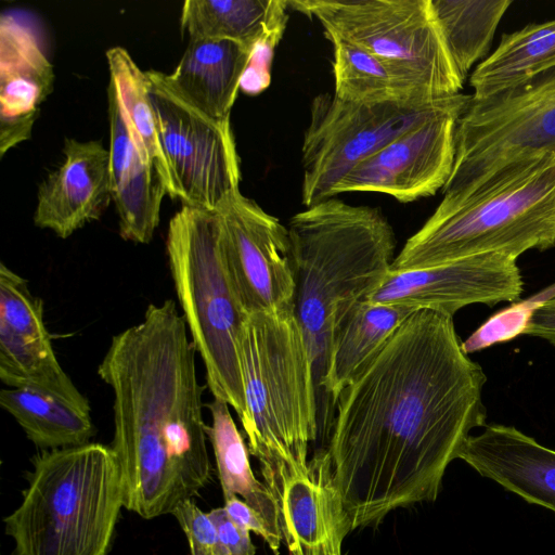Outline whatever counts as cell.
<instances>
[{
  "label": "cell",
  "instance_id": "cell-19",
  "mask_svg": "<svg viewBox=\"0 0 555 555\" xmlns=\"http://www.w3.org/2000/svg\"><path fill=\"white\" fill-rule=\"evenodd\" d=\"M0 152L30 138L39 106L52 91L53 66L33 29L13 15L0 25Z\"/></svg>",
  "mask_w": 555,
  "mask_h": 555
},
{
  "label": "cell",
  "instance_id": "cell-7",
  "mask_svg": "<svg viewBox=\"0 0 555 555\" xmlns=\"http://www.w3.org/2000/svg\"><path fill=\"white\" fill-rule=\"evenodd\" d=\"M176 294L207 386L240 421L246 416L238 339L246 319L233 288L222 248L218 211L183 205L170 219L166 240Z\"/></svg>",
  "mask_w": 555,
  "mask_h": 555
},
{
  "label": "cell",
  "instance_id": "cell-32",
  "mask_svg": "<svg viewBox=\"0 0 555 555\" xmlns=\"http://www.w3.org/2000/svg\"><path fill=\"white\" fill-rule=\"evenodd\" d=\"M208 515L217 530L220 555L256 554L249 531L235 524L224 507L214 508L208 512Z\"/></svg>",
  "mask_w": 555,
  "mask_h": 555
},
{
  "label": "cell",
  "instance_id": "cell-20",
  "mask_svg": "<svg viewBox=\"0 0 555 555\" xmlns=\"http://www.w3.org/2000/svg\"><path fill=\"white\" fill-rule=\"evenodd\" d=\"M483 428L466 439L457 459L528 503L555 513V451L514 426Z\"/></svg>",
  "mask_w": 555,
  "mask_h": 555
},
{
  "label": "cell",
  "instance_id": "cell-34",
  "mask_svg": "<svg viewBox=\"0 0 555 555\" xmlns=\"http://www.w3.org/2000/svg\"><path fill=\"white\" fill-rule=\"evenodd\" d=\"M522 334L542 338L555 346V294L534 302Z\"/></svg>",
  "mask_w": 555,
  "mask_h": 555
},
{
  "label": "cell",
  "instance_id": "cell-3",
  "mask_svg": "<svg viewBox=\"0 0 555 555\" xmlns=\"http://www.w3.org/2000/svg\"><path fill=\"white\" fill-rule=\"evenodd\" d=\"M287 231L296 282L294 312L319 387L332 332L390 270L395 233L379 208L334 197L294 215Z\"/></svg>",
  "mask_w": 555,
  "mask_h": 555
},
{
  "label": "cell",
  "instance_id": "cell-16",
  "mask_svg": "<svg viewBox=\"0 0 555 555\" xmlns=\"http://www.w3.org/2000/svg\"><path fill=\"white\" fill-rule=\"evenodd\" d=\"M516 260L502 254H486L427 268L389 270L364 299L451 317L473 304L492 307L513 302L524 289Z\"/></svg>",
  "mask_w": 555,
  "mask_h": 555
},
{
  "label": "cell",
  "instance_id": "cell-33",
  "mask_svg": "<svg viewBox=\"0 0 555 555\" xmlns=\"http://www.w3.org/2000/svg\"><path fill=\"white\" fill-rule=\"evenodd\" d=\"M230 518L240 527L260 535L274 555H280L281 544L276 542L262 517L236 495L224 499L223 506Z\"/></svg>",
  "mask_w": 555,
  "mask_h": 555
},
{
  "label": "cell",
  "instance_id": "cell-1",
  "mask_svg": "<svg viewBox=\"0 0 555 555\" xmlns=\"http://www.w3.org/2000/svg\"><path fill=\"white\" fill-rule=\"evenodd\" d=\"M453 317L411 313L336 400L328 451L352 530L437 499L470 430L485 427L487 376Z\"/></svg>",
  "mask_w": 555,
  "mask_h": 555
},
{
  "label": "cell",
  "instance_id": "cell-6",
  "mask_svg": "<svg viewBox=\"0 0 555 555\" xmlns=\"http://www.w3.org/2000/svg\"><path fill=\"white\" fill-rule=\"evenodd\" d=\"M238 360L249 453L258 462L308 455L318 436V386L294 309L247 315Z\"/></svg>",
  "mask_w": 555,
  "mask_h": 555
},
{
  "label": "cell",
  "instance_id": "cell-8",
  "mask_svg": "<svg viewBox=\"0 0 555 555\" xmlns=\"http://www.w3.org/2000/svg\"><path fill=\"white\" fill-rule=\"evenodd\" d=\"M555 151V68L496 94L474 99L455 130L442 202L462 201L509 164Z\"/></svg>",
  "mask_w": 555,
  "mask_h": 555
},
{
  "label": "cell",
  "instance_id": "cell-26",
  "mask_svg": "<svg viewBox=\"0 0 555 555\" xmlns=\"http://www.w3.org/2000/svg\"><path fill=\"white\" fill-rule=\"evenodd\" d=\"M287 8L283 0H186L181 28L190 38L227 39L254 50Z\"/></svg>",
  "mask_w": 555,
  "mask_h": 555
},
{
  "label": "cell",
  "instance_id": "cell-18",
  "mask_svg": "<svg viewBox=\"0 0 555 555\" xmlns=\"http://www.w3.org/2000/svg\"><path fill=\"white\" fill-rule=\"evenodd\" d=\"M112 199L122 238L149 243L159 223L166 190L132 130L113 80L107 88Z\"/></svg>",
  "mask_w": 555,
  "mask_h": 555
},
{
  "label": "cell",
  "instance_id": "cell-21",
  "mask_svg": "<svg viewBox=\"0 0 555 555\" xmlns=\"http://www.w3.org/2000/svg\"><path fill=\"white\" fill-rule=\"evenodd\" d=\"M253 50L227 39L190 38L167 82L193 106L216 119H230Z\"/></svg>",
  "mask_w": 555,
  "mask_h": 555
},
{
  "label": "cell",
  "instance_id": "cell-31",
  "mask_svg": "<svg viewBox=\"0 0 555 555\" xmlns=\"http://www.w3.org/2000/svg\"><path fill=\"white\" fill-rule=\"evenodd\" d=\"M287 14L279 17L257 42L241 81V88L247 94H258L270 83V68L274 49L283 36Z\"/></svg>",
  "mask_w": 555,
  "mask_h": 555
},
{
  "label": "cell",
  "instance_id": "cell-13",
  "mask_svg": "<svg viewBox=\"0 0 555 555\" xmlns=\"http://www.w3.org/2000/svg\"><path fill=\"white\" fill-rule=\"evenodd\" d=\"M273 495L283 541L291 555H345L343 542L352 531L338 488L331 453L259 462Z\"/></svg>",
  "mask_w": 555,
  "mask_h": 555
},
{
  "label": "cell",
  "instance_id": "cell-30",
  "mask_svg": "<svg viewBox=\"0 0 555 555\" xmlns=\"http://www.w3.org/2000/svg\"><path fill=\"white\" fill-rule=\"evenodd\" d=\"M171 514L185 533L191 555H220L215 524L193 499L181 502Z\"/></svg>",
  "mask_w": 555,
  "mask_h": 555
},
{
  "label": "cell",
  "instance_id": "cell-4",
  "mask_svg": "<svg viewBox=\"0 0 555 555\" xmlns=\"http://www.w3.org/2000/svg\"><path fill=\"white\" fill-rule=\"evenodd\" d=\"M555 246V151L507 165L462 201L440 202L390 270Z\"/></svg>",
  "mask_w": 555,
  "mask_h": 555
},
{
  "label": "cell",
  "instance_id": "cell-28",
  "mask_svg": "<svg viewBox=\"0 0 555 555\" xmlns=\"http://www.w3.org/2000/svg\"><path fill=\"white\" fill-rule=\"evenodd\" d=\"M511 0H431L449 54L463 80L483 59Z\"/></svg>",
  "mask_w": 555,
  "mask_h": 555
},
{
  "label": "cell",
  "instance_id": "cell-14",
  "mask_svg": "<svg viewBox=\"0 0 555 555\" xmlns=\"http://www.w3.org/2000/svg\"><path fill=\"white\" fill-rule=\"evenodd\" d=\"M470 99L412 128L359 163L335 188L334 196L374 192L409 203L442 190L454 165L457 120Z\"/></svg>",
  "mask_w": 555,
  "mask_h": 555
},
{
  "label": "cell",
  "instance_id": "cell-27",
  "mask_svg": "<svg viewBox=\"0 0 555 555\" xmlns=\"http://www.w3.org/2000/svg\"><path fill=\"white\" fill-rule=\"evenodd\" d=\"M0 405L42 450L81 446L95 433L90 414L27 389H2Z\"/></svg>",
  "mask_w": 555,
  "mask_h": 555
},
{
  "label": "cell",
  "instance_id": "cell-12",
  "mask_svg": "<svg viewBox=\"0 0 555 555\" xmlns=\"http://www.w3.org/2000/svg\"><path fill=\"white\" fill-rule=\"evenodd\" d=\"M217 211L225 264L244 313L294 309L296 282L287 227L241 192Z\"/></svg>",
  "mask_w": 555,
  "mask_h": 555
},
{
  "label": "cell",
  "instance_id": "cell-11",
  "mask_svg": "<svg viewBox=\"0 0 555 555\" xmlns=\"http://www.w3.org/2000/svg\"><path fill=\"white\" fill-rule=\"evenodd\" d=\"M159 142L183 205L217 211L240 192V159L230 119L212 118L181 96L165 73L145 72Z\"/></svg>",
  "mask_w": 555,
  "mask_h": 555
},
{
  "label": "cell",
  "instance_id": "cell-25",
  "mask_svg": "<svg viewBox=\"0 0 555 555\" xmlns=\"http://www.w3.org/2000/svg\"><path fill=\"white\" fill-rule=\"evenodd\" d=\"M206 406L211 415L206 434L212 447L223 498L241 496L262 517L273 538L281 544L283 537L275 500L253 473L248 446L230 413V405L214 399Z\"/></svg>",
  "mask_w": 555,
  "mask_h": 555
},
{
  "label": "cell",
  "instance_id": "cell-29",
  "mask_svg": "<svg viewBox=\"0 0 555 555\" xmlns=\"http://www.w3.org/2000/svg\"><path fill=\"white\" fill-rule=\"evenodd\" d=\"M111 80L115 83L138 142L157 172L166 193L172 197V183L159 142L156 117L149 94L147 79L130 53L114 47L106 51Z\"/></svg>",
  "mask_w": 555,
  "mask_h": 555
},
{
  "label": "cell",
  "instance_id": "cell-22",
  "mask_svg": "<svg viewBox=\"0 0 555 555\" xmlns=\"http://www.w3.org/2000/svg\"><path fill=\"white\" fill-rule=\"evenodd\" d=\"M416 310L361 299L336 323L319 387L336 402L345 388Z\"/></svg>",
  "mask_w": 555,
  "mask_h": 555
},
{
  "label": "cell",
  "instance_id": "cell-2",
  "mask_svg": "<svg viewBox=\"0 0 555 555\" xmlns=\"http://www.w3.org/2000/svg\"><path fill=\"white\" fill-rule=\"evenodd\" d=\"M195 347L172 299L112 338L98 374L113 391L124 507L144 519L171 514L211 477Z\"/></svg>",
  "mask_w": 555,
  "mask_h": 555
},
{
  "label": "cell",
  "instance_id": "cell-9",
  "mask_svg": "<svg viewBox=\"0 0 555 555\" xmlns=\"http://www.w3.org/2000/svg\"><path fill=\"white\" fill-rule=\"evenodd\" d=\"M470 99L459 93L426 101L360 102L317 95L305 132L301 202L310 207L334 197L359 163L427 119Z\"/></svg>",
  "mask_w": 555,
  "mask_h": 555
},
{
  "label": "cell",
  "instance_id": "cell-5",
  "mask_svg": "<svg viewBox=\"0 0 555 555\" xmlns=\"http://www.w3.org/2000/svg\"><path fill=\"white\" fill-rule=\"evenodd\" d=\"M20 506L4 518L13 555H108L124 489L111 446L42 450Z\"/></svg>",
  "mask_w": 555,
  "mask_h": 555
},
{
  "label": "cell",
  "instance_id": "cell-24",
  "mask_svg": "<svg viewBox=\"0 0 555 555\" xmlns=\"http://www.w3.org/2000/svg\"><path fill=\"white\" fill-rule=\"evenodd\" d=\"M555 68V18L503 34L469 77L474 99H483Z\"/></svg>",
  "mask_w": 555,
  "mask_h": 555
},
{
  "label": "cell",
  "instance_id": "cell-23",
  "mask_svg": "<svg viewBox=\"0 0 555 555\" xmlns=\"http://www.w3.org/2000/svg\"><path fill=\"white\" fill-rule=\"evenodd\" d=\"M333 43L334 94L360 102L426 101L437 98L406 69L337 36H326Z\"/></svg>",
  "mask_w": 555,
  "mask_h": 555
},
{
  "label": "cell",
  "instance_id": "cell-15",
  "mask_svg": "<svg viewBox=\"0 0 555 555\" xmlns=\"http://www.w3.org/2000/svg\"><path fill=\"white\" fill-rule=\"evenodd\" d=\"M0 379L90 414L88 399L64 372L54 353L43 318V302L28 282L0 266Z\"/></svg>",
  "mask_w": 555,
  "mask_h": 555
},
{
  "label": "cell",
  "instance_id": "cell-17",
  "mask_svg": "<svg viewBox=\"0 0 555 555\" xmlns=\"http://www.w3.org/2000/svg\"><path fill=\"white\" fill-rule=\"evenodd\" d=\"M64 162L41 183L37 227L61 238L98 219L112 199L109 151L99 141L66 139Z\"/></svg>",
  "mask_w": 555,
  "mask_h": 555
},
{
  "label": "cell",
  "instance_id": "cell-10",
  "mask_svg": "<svg viewBox=\"0 0 555 555\" xmlns=\"http://www.w3.org/2000/svg\"><path fill=\"white\" fill-rule=\"evenodd\" d=\"M288 7L314 16L337 36L418 78L437 96L461 93L431 0H297Z\"/></svg>",
  "mask_w": 555,
  "mask_h": 555
}]
</instances>
